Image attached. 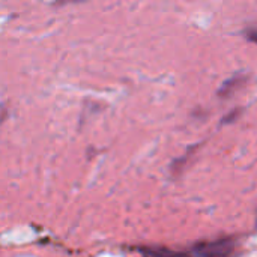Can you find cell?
<instances>
[{"instance_id":"cell-1","label":"cell","mask_w":257,"mask_h":257,"mask_svg":"<svg viewBox=\"0 0 257 257\" xmlns=\"http://www.w3.org/2000/svg\"><path fill=\"white\" fill-rule=\"evenodd\" d=\"M235 242L232 239H217L212 242H200L193 247L191 254L196 256H229L233 253Z\"/></svg>"},{"instance_id":"cell-2","label":"cell","mask_w":257,"mask_h":257,"mask_svg":"<svg viewBox=\"0 0 257 257\" xmlns=\"http://www.w3.org/2000/svg\"><path fill=\"white\" fill-rule=\"evenodd\" d=\"M248 77L245 74H235L230 78H227L218 89V96L220 98H230L232 95H235L239 89H242V86L247 83Z\"/></svg>"},{"instance_id":"cell-3","label":"cell","mask_w":257,"mask_h":257,"mask_svg":"<svg viewBox=\"0 0 257 257\" xmlns=\"http://www.w3.org/2000/svg\"><path fill=\"white\" fill-rule=\"evenodd\" d=\"M244 36H245L250 42H256L257 44V26L247 27V29L244 30Z\"/></svg>"},{"instance_id":"cell-4","label":"cell","mask_w":257,"mask_h":257,"mask_svg":"<svg viewBox=\"0 0 257 257\" xmlns=\"http://www.w3.org/2000/svg\"><path fill=\"white\" fill-rule=\"evenodd\" d=\"M241 111H242L241 108H238V110H232V111H230V113L223 119V122H224V123H232V122H235V120L241 116Z\"/></svg>"}]
</instances>
